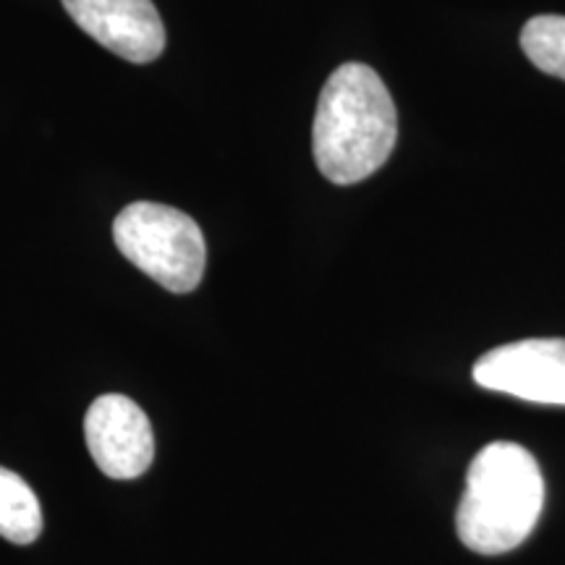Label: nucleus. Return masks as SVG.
Returning a JSON list of instances; mask_svg holds the SVG:
<instances>
[{
  "label": "nucleus",
  "instance_id": "obj_1",
  "mask_svg": "<svg viewBox=\"0 0 565 565\" xmlns=\"http://www.w3.org/2000/svg\"><path fill=\"white\" fill-rule=\"evenodd\" d=\"M398 139V113L380 74L343 63L328 76L315 113L312 150L320 173L351 186L377 173Z\"/></svg>",
  "mask_w": 565,
  "mask_h": 565
},
{
  "label": "nucleus",
  "instance_id": "obj_2",
  "mask_svg": "<svg viewBox=\"0 0 565 565\" xmlns=\"http://www.w3.org/2000/svg\"><path fill=\"white\" fill-rule=\"evenodd\" d=\"M545 508V477L526 448L490 443L466 475L456 532L471 553L505 555L524 545Z\"/></svg>",
  "mask_w": 565,
  "mask_h": 565
},
{
  "label": "nucleus",
  "instance_id": "obj_3",
  "mask_svg": "<svg viewBox=\"0 0 565 565\" xmlns=\"http://www.w3.org/2000/svg\"><path fill=\"white\" fill-rule=\"evenodd\" d=\"M118 252L173 294H192L204 278L207 244L186 212L158 202H134L113 223Z\"/></svg>",
  "mask_w": 565,
  "mask_h": 565
},
{
  "label": "nucleus",
  "instance_id": "obj_4",
  "mask_svg": "<svg viewBox=\"0 0 565 565\" xmlns=\"http://www.w3.org/2000/svg\"><path fill=\"white\" fill-rule=\"evenodd\" d=\"M475 383L529 404L565 406V338H526L487 351Z\"/></svg>",
  "mask_w": 565,
  "mask_h": 565
},
{
  "label": "nucleus",
  "instance_id": "obj_5",
  "mask_svg": "<svg viewBox=\"0 0 565 565\" xmlns=\"http://www.w3.org/2000/svg\"><path fill=\"white\" fill-rule=\"evenodd\" d=\"M84 437L97 469L105 477L137 479L152 466V424L126 395H100L84 419Z\"/></svg>",
  "mask_w": 565,
  "mask_h": 565
},
{
  "label": "nucleus",
  "instance_id": "obj_6",
  "mask_svg": "<svg viewBox=\"0 0 565 565\" xmlns=\"http://www.w3.org/2000/svg\"><path fill=\"white\" fill-rule=\"evenodd\" d=\"M68 17L118 58L152 63L166 51V26L152 0H63Z\"/></svg>",
  "mask_w": 565,
  "mask_h": 565
},
{
  "label": "nucleus",
  "instance_id": "obj_7",
  "mask_svg": "<svg viewBox=\"0 0 565 565\" xmlns=\"http://www.w3.org/2000/svg\"><path fill=\"white\" fill-rule=\"evenodd\" d=\"M42 534L38 494L19 475L0 466V536L13 545H32Z\"/></svg>",
  "mask_w": 565,
  "mask_h": 565
},
{
  "label": "nucleus",
  "instance_id": "obj_8",
  "mask_svg": "<svg viewBox=\"0 0 565 565\" xmlns=\"http://www.w3.org/2000/svg\"><path fill=\"white\" fill-rule=\"evenodd\" d=\"M521 47L536 68L565 82V17L542 13L529 19L521 30Z\"/></svg>",
  "mask_w": 565,
  "mask_h": 565
}]
</instances>
